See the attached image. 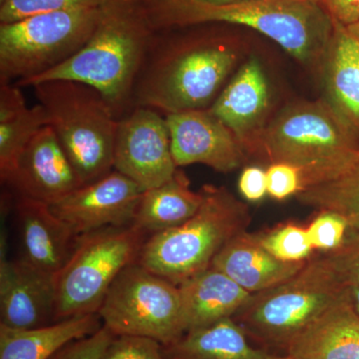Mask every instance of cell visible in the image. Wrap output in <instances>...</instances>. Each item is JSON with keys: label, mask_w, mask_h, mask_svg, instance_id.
Returning <instances> with one entry per match:
<instances>
[{"label": "cell", "mask_w": 359, "mask_h": 359, "mask_svg": "<svg viewBox=\"0 0 359 359\" xmlns=\"http://www.w3.org/2000/svg\"><path fill=\"white\" fill-rule=\"evenodd\" d=\"M238 58L237 41L223 32L169 35L157 30L137 78L132 106L164 115L209 109Z\"/></svg>", "instance_id": "1"}, {"label": "cell", "mask_w": 359, "mask_h": 359, "mask_svg": "<svg viewBox=\"0 0 359 359\" xmlns=\"http://www.w3.org/2000/svg\"><path fill=\"white\" fill-rule=\"evenodd\" d=\"M156 32L144 0H106L83 47L23 87L53 80L89 85L120 119L133 108L135 84Z\"/></svg>", "instance_id": "2"}, {"label": "cell", "mask_w": 359, "mask_h": 359, "mask_svg": "<svg viewBox=\"0 0 359 359\" xmlns=\"http://www.w3.org/2000/svg\"><path fill=\"white\" fill-rule=\"evenodd\" d=\"M144 1L156 30L208 23L247 26L318 71L334 32V21L316 0H243L224 6L189 0Z\"/></svg>", "instance_id": "3"}, {"label": "cell", "mask_w": 359, "mask_h": 359, "mask_svg": "<svg viewBox=\"0 0 359 359\" xmlns=\"http://www.w3.org/2000/svg\"><path fill=\"white\" fill-rule=\"evenodd\" d=\"M259 152L269 164L297 168L304 189L337 178L353 166L359 158V139L325 100L301 101L268 123Z\"/></svg>", "instance_id": "4"}, {"label": "cell", "mask_w": 359, "mask_h": 359, "mask_svg": "<svg viewBox=\"0 0 359 359\" xmlns=\"http://www.w3.org/2000/svg\"><path fill=\"white\" fill-rule=\"evenodd\" d=\"M200 209L176 228L149 236L137 264L179 285L212 266L215 257L250 222L247 205L224 187L205 185Z\"/></svg>", "instance_id": "5"}, {"label": "cell", "mask_w": 359, "mask_h": 359, "mask_svg": "<svg viewBox=\"0 0 359 359\" xmlns=\"http://www.w3.org/2000/svg\"><path fill=\"white\" fill-rule=\"evenodd\" d=\"M32 88L81 185L109 174L118 118L105 98L93 87L71 80Z\"/></svg>", "instance_id": "6"}, {"label": "cell", "mask_w": 359, "mask_h": 359, "mask_svg": "<svg viewBox=\"0 0 359 359\" xmlns=\"http://www.w3.org/2000/svg\"><path fill=\"white\" fill-rule=\"evenodd\" d=\"M349 292L327 257H316L290 280L252 294L233 318L266 351H285L299 332Z\"/></svg>", "instance_id": "7"}, {"label": "cell", "mask_w": 359, "mask_h": 359, "mask_svg": "<svg viewBox=\"0 0 359 359\" xmlns=\"http://www.w3.org/2000/svg\"><path fill=\"white\" fill-rule=\"evenodd\" d=\"M100 16V6L35 14L0 23V82L23 87L83 47Z\"/></svg>", "instance_id": "8"}, {"label": "cell", "mask_w": 359, "mask_h": 359, "mask_svg": "<svg viewBox=\"0 0 359 359\" xmlns=\"http://www.w3.org/2000/svg\"><path fill=\"white\" fill-rule=\"evenodd\" d=\"M147 238L132 224L78 236L67 263L56 275L54 321L98 313L111 285L136 263Z\"/></svg>", "instance_id": "9"}, {"label": "cell", "mask_w": 359, "mask_h": 359, "mask_svg": "<svg viewBox=\"0 0 359 359\" xmlns=\"http://www.w3.org/2000/svg\"><path fill=\"white\" fill-rule=\"evenodd\" d=\"M115 335H133L169 346L185 334L179 287L141 264L127 266L98 311Z\"/></svg>", "instance_id": "10"}, {"label": "cell", "mask_w": 359, "mask_h": 359, "mask_svg": "<svg viewBox=\"0 0 359 359\" xmlns=\"http://www.w3.org/2000/svg\"><path fill=\"white\" fill-rule=\"evenodd\" d=\"M178 169L172 155L166 117L162 113L134 107L118 119L113 170L146 191L166 183Z\"/></svg>", "instance_id": "11"}, {"label": "cell", "mask_w": 359, "mask_h": 359, "mask_svg": "<svg viewBox=\"0 0 359 359\" xmlns=\"http://www.w3.org/2000/svg\"><path fill=\"white\" fill-rule=\"evenodd\" d=\"M143 192L138 184L112 170L49 205L75 235L81 236L109 226L132 224Z\"/></svg>", "instance_id": "12"}, {"label": "cell", "mask_w": 359, "mask_h": 359, "mask_svg": "<svg viewBox=\"0 0 359 359\" xmlns=\"http://www.w3.org/2000/svg\"><path fill=\"white\" fill-rule=\"evenodd\" d=\"M176 166L203 164L221 173L244 165L247 152L226 125L209 109L165 115Z\"/></svg>", "instance_id": "13"}, {"label": "cell", "mask_w": 359, "mask_h": 359, "mask_svg": "<svg viewBox=\"0 0 359 359\" xmlns=\"http://www.w3.org/2000/svg\"><path fill=\"white\" fill-rule=\"evenodd\" d=\"M0 261V325L32 330L54 323L56 276L44 273L22 259L6 257V241Z\"/></svg>", "instance_id": "14"}, {"label": "cell", "mask_w": 359, "mask_h": 359, "mask_svg": "<svg viewBox=\"0 0 359 359\" xmlns=\"http://www.w3.org/2000/svg\"><path fill=\"white\" fill-rule=\"evenodd\" d=\"M271 93L261 62L250 57L224 87L209 110L233 132L245 152H259L268 125Z\"/></svg>", "instance_id": "15"}, {"label": "cell", "mask_w": 359, "mask_h": 359, "mask_svg": "<svg viewBox=\"0 0 359 359\" xmlns=\"http://www.w3.org/2000/svg\"><path fill=\"white\" fill-rule=\"evenodd\" d=\"M13 187L20 197L51 204L81 187L65 150L50 126L33 137L18 161Z\"/></svg>", "instance_id": "16"}, {"label": "cell", "mask_w": 359, "mask_h": 359, "mask_svg": "<svg viewBox=\"0 0 359 359\" xmlns=\"http://www.w3.org/2000/svg\"><path fill=\"white\" fill-rule=\"evenodd\" d=\"M16 218L22 248L20 259L44 273L57 275L72 254L78 236L49 204L40 201L18 197Z\"/></svg>", "instance_id": "17"}, {"label": "cell", "mask_w": 359, "mask_h": 359, "mask_svg": "<svg viewBox=\"0 0 359 359\" xmlns=\"http://www.w3.org/2000/svg\"><path fill=\"white\" fill-rule=\"evenodd\" d=\"M285 354L292 359H359V314L351 292L299 332Z\"/></svg>", "instance_id": "18"}, {"label": "cell", "mask_w": 359, "mask_h": 359, "mask_svg": "<svg viewBox=\"0 0 359 359\" xmlns=\"http://www.w3.org/2000/svg\"><path fill=\"white\" fill-rule=\"evenodd\" d=\"M334 21V32L323 57L325 101L359 139V40Z\"/></svg>", "instance_id": "19"}, {"label": "cell", "mask_w": 359, "mask_h": 359, "mask_svg": "<svg viewBox=\"0 0 359 359\" xmlns=\"http://www.w3.org/2000/svg\"><path fill=\"white\" fill-rule=\"evenodd\" d=\"M306 262L280 261L264 249L257 235L245 231L224 245L211 266L223 271L247 292L257 294L290 280Z\"/></svg>", "instance_id": "20"}, {"label": "cell", "mask_w": 359, "mask_h": 359, "mask_svg": "<svg viewBox=\"0 0 359 359\" xmlns=\"http://www.w3.org/2000/svg\"><path fill=\"white\" fill-rule=\"evenodd\" d=\"M178 287L185 334L233 318L252 294L214 266Z\"/></svg>", "instance_id": "21"}, {"label": "cell", "mask_w": 359, "mask_h": 359, "mask_svg": "<svg viewBox=\"0 0 359 359\" xmlns=\"http://www.w3.org/2000/svg\"><path fill=\"white\" fill-rule=\"evenodd\" d=\"M163 354L165 359H292L252 346L244 328L233 318L186 332L163 346Z\"/></svg>", "instance_id": "22"}, {"label": "cell", "mask_w": 359, "mask_h": 359, "mask_svg": "<svg viewBox=\"0 0 359 359\" xmlns=\"http://www.w3.org/2000/svg\"><path fill=\"white\" fill-rule=\"evenodd\" d=\"M98 313L73 316L32 330L0 325V359H49L73 340L102 327Z\"/></svg>", "instance_id": "23"}, {"label": "cell", "mask_w": 359, "mask_h": 359, "mask_svg": "<svg viewBox=\"0 0 359 359\" xmlns=\"http://www.w3.org/2000/svg\"><path fill=\"white\" fill-rule=\"evenodd\" d=\"M203 200L202 191H193L190 180L178 169L166 183L144 191L132 226L148 237L176 228L192 218Z\"/></svg>", "instance_id": "24"}, {"label": "cell", "mask_w": 359, "mask_h": 359, "mask_svg": "<svg viewBox=\"0 0 359 359\" xmlns=\"http://www.w3.org/2000/svg\"><path fill=\"white\" fill-rule=\"evenodd\" d=\"M295 197L318 211L339 212L353 231H359V158L337 178L304 188Z\"/></svg>", "instance_id": "25"}, {"label": "cell", "mask_w": 359, "mask_h": 359, "mask_svg": "<svg viewBox=\"0 0 359 359\" xmlns=\"http://www.w3.org/2000/svg\"><path fill=\"white\" fill-rule=\"evenodd\" d=\"M48 125L46 112L40 104L28 107L9 121L0 123V178L8 184L18 161L33 137Z\"/></svg>", "instance_id": "26"}, {"label": "cell", "mask_w": 359, "mask_h": 359, "mask_svg": "<svg viewBox=\"0 0 359 359\" xmlns=\"http://www.w3.org/2000/svg\"><path fill=\"white\" fill-rule=\"evenodd\" d=\"M264 249L289 263L309 261L313 252L308 230L297 224H283L266 233H256Z\"/></svg>", "instance_id": "27"}, {"label": "cell", "mask_w": 359, "mask_h": 359, "mask_svg": "<svg viewBox=\"0 0 359 359\" xmlns=\"http://www.w3.org/2000/svg\"><path fill=\"white\" fill-rule=\"evenodd\" d=\"M306 230L313 249L327 254L341 247L353 229L339 212L320 210Z\"/></svg>", "instance_id": "28"}, {"label": "cell", "mask_w": 359, "mask_h": 359, "mask_svg": "<svg viewBox=\"0 0 359 359\" xmlns=\"http://www.w3.org/2000/svg\"><path fill=\"white\" fill-rule=\"evenodd\" d=\"M106 0H6L0 4V23L25 20L35 14L88 8L102 6Z\"/></svg>", "instance_id": "29"}, {"label": "cell", "mask_w": 359, "mask_h": 359, "mask_svg": "<svg viewBox=\"0 0 359 359\" xmlns=\"http://www.w3.org/2000/svg\"><path fill=\"white\" fill-rule=\"evenodd\" d=\"M325 257L344 287H359V231H351L341 247Z\"/></svg>", "instance_id": "30"}, {"label": "cell", "mask_w": 359, "mask_h": 359, "mask_svg": "<svg viewBox=\"0 0 359 359\" xmlns=\"http://www.w3.org/2000/svg\"><path fill=\"white\" fill-rule=\"evenodd\" d=\"M99 359H165L157 340L133 335H116Z\"/></svg>", "instance_id": "31"}, {"label": "cell", "mask_w": 359, "mask_h": 359, "mask_svg": "<svg viewBox=\"0 0 359 359\" xmlns=\"http://www.w3.org/2000/svg\"><path fill=\"white\" fill-rule=\"evenodd\" d=\"M266 179L269 197L276 201L297 196L304 189L301 172L287 163H271Z\"/></svg>", "instance_id": "32"}, {"label": "cell", "mask_w": 359, "mask_h": 359, "mask_svg": "<svg viewBox=\"0 0 359 359\" xmlns=\"http://www.w3.org/2000/svg\"><path fill=\"white\" fill-rule=\"evenodd\" d=\"M115 337L102 325L94 334L73 340L49 359H99Z\"/></svg>", "instance_id": "33"}, {"label": "cell", "mask_w": 359, "mask_h": 359, "mask_svg": "<svg viewBox=\"0 0 359 359\" xmlns=\"http://www.w3.org/2000/svg\"><path fill=\"white\" fill-rule=\"evenodd\" d=\"M238 186L241 195L249 202L264 199L268 194L266 171L257 166L245 168L238 178Z\"/></svg>", "instance_id": "34"}, {"label": "cell", "mask_w": 359, "mask_h": 359, "mask_svg": "<svg viewBox=\"0 0 359 359\" xmlns=\"http://www.w3.org/2000/svg\"><path fill=\"white\" fill-rule=\"evenodd\" d=\"M21 87L0 82V123L9 121L27 109Z\"/></svg>", "instance_id": "35"}, {"label": "cell", "mask_w": 359, "mask_h": 359, "mask_svg": "<svg viewBox=\"0 0 359 359\" xmlns=\"http://www.w3.org/2000/svg\"><path fill=\"white\" fill-rule=\"evenodd\" d=\"M332 20L353 25L359 20V0H316Z\"/></svg>", "instance_id": "36"}, {"label": "cell", "mask_w": 359, "mask_h": 359, "mask_svg": "<svg viewBox=\"0 0 359 359\" xmlns=\"http://www.w3.org/2000/svg\"><path fill=\"white\" fill-rule=\"evenodd\" d=\"M189 1L212 4V6H224V4H235V2L243 1V0H189Z\"/></svg>", "instance_id": "37"}, {"label": "cell", "mask_w": 359, "mask_h": 359, "mask_svg": "<svg viewBox=\"0 0 359 359\" xmlns=\"http://www.w3.org/2000/svg\"><path fill=\"white\" fill-rule=\"evenodd\" d=\"M351 302H353L354 309L359 314V287L351 289Z\"/></svg>", "instance_id": "38"}, {"label": "cell", "mask_w": 359, "mask_h": 359, "mask_svg": "<svg viewBox=\"0 0 359 359\" xmlns=\"http://www.w3.org/2000/svg\"><path fill=\"white\" fill-rule=\"evenodd\" d=\"M346 28L356 39L359 40V20L353 25L347 26Z\"/></svg>", "instance_id": "39"}, {"label": "cell", "mask_w": 359, "mask_h": 359, "mask_svg": "<svg viewBox=\"0 0 359 359\" xmlns=\"http://www.w3.org/2000/svg\"><path fill=\"white\" fill-rule=\"evenodd\" d=\"M4 1H6V0H0V4H4Z\"/></svg>", "instance_id": "40"}]
</instances>
